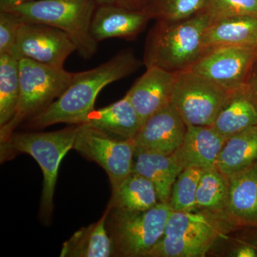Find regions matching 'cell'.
I'll return each instance as SVG.
<instances>
[{
	"label": "cell",
	"mask_w": 257,
	"mask_h": 257,
	"mask_svg": "<svg viewBox=\"0 0 257 257\" xmlns=\"http://www.w3.org/2000/svg\"><path fill=\"white\" fill-rule=\"evenodd\" d=\"M142 62L132 51H123L94 68L74 73L70 85L45 110L27 122V127L42 128L52 125H79L94 110L98 94L111 84L136 72Z\"/></svg>",
	"instance_id": "1"
},
{
	"label": "cell",
	"mask_w": 257,
	"mask_h": 257,
	"mask_svg": "<svg viewBox=\"0 0 257 257\" xmlns=\"http://www.w3.org/2000/svg\"><path fill=\"white\" fill-rule=\"evenodd\" d=\"M210 23L203 11L177 21L157 20L147 35L144 64L174 73L187 70L204 52L203 36Z\"/></svg>",
	"instance_id": "2"
},
{
	"label": "cell",
	"mask_w": 257,
	"mask_h": 257,
	"mask_svg": "<svg viewBox=\"0 0 257 257\" xmlns=\"http://www.w3.org/2000/svg\"><path fill=\"white\" fill-rule=\"evenodd\" d=\"M77 125L50 133H13L1 143V162L18 154L30 155L37 161L43 174L40 215L49 223L54 209V196L58 170L67 152L73 149Z\"/></svg>",
	"instance_id": "3"
},
{
	"label": "cell",
	"mask_w": 257,
	"mask_h": 257,
	"mask_svg": "<svg viewBox=\"0 0 257 257\" xmlns=\"http://www.w3.org/2000/svg\"><path fill=\"white\" fill-rule=\"evenodd\" d=\"M97 6L92 0H35L8 10L16 13L23 21L62 30L73 41L79 55L89 60L97 50L98 42L91 31Z\"/></svg>",
	"instance_id": "4"
},
{
	"label": "cell",
	"mask_w": 257,
	"mask_h": 257,
	"mask_svg": "<svg viewBox=\"0 0 257 257\" xmlns=\"http://www.w3.org/2000/svg\"><path fill=\"white\" fill-rule=\"evenodd\" d=\"M231 226L206 211H174L147 257H203Z\"/></svg>",
	"instance_id": "5"
},
{
	"label": "cell",
	"mask_w": 257,
	"mask_h": 257,
	"mask_svg": "<svg viewBox=\"0 0 257 257\" xmlns=\"http://www.w3.org/2000/svg\"><path fill=\"white\" fill-rule=\"evenodd\" d=\"M20 96L16 113L0 127V143L4 142L23 121H28L60 97L70 85L74 73L28 59L19 60Z\"/></svg>",
	"instance_id": "6"
},
{
	"label": "cell",
	"mask_w": 257,
	"mask_h": 257,
	"mask_svg": "<svg viewBox=\"0 0 257 257\" xmlns=\"http://www.w3.org/2000/svg\"><path fill=\"white\" fill-rule=\"evenodd\" d=\"M172 212L168 204L161 202L145 211L110 208L106 226L112 243L113 256L147 257L165 234Z\"/></svg>",
	"instance_id": "7"
},
{
	"label": "cell",
	"mask_w": 257,
	"mask_h": 257,
	"mask_svg": "<svg viewBox=\"0 0 257 257\" xmlns=\"http://www.w3.org/2000/svg\"><path fill=\"white\" fill-rule=\"evenodd\" d=\"M233 93L186 70L177 73L172 103L186 125L212 126Z\"/></svg>",
	"instance_id": "8"
},
{
	"label": "cell",
	"mask_w": 257,
	"mask_h": 257,
	"mask_svg": "<svg viewBox=\"0 0 257 257\" xmlns=\"http://www.w3.org/2000/svg\"><path fill=\"white\" fill-rule=\"evenodd\" d=\"M136 147L133 139H117L99 128L79 124L73 149L100 166L114 187L133 172Z\"/></svg>",
	"instance_id": "9"
},
{
	"label": "cell",
	"mask_w": 257,
	"mask_h": 257,
	"mask_svg": "<svg viewBox=\"0 0 257 257\" xmlns=\"http://www.w3.org/2000/svg\"><path fill=\"white\" fill-rule=\"evenodd\" d=\"M257 57V47L221 45L205 49L187 70L219 84L230 92L242 89Z\"/></svg>",
	"instance_id": "10"
},
{
	"label": "cell",
	"mask_w": 257,
	"mask_h": 257,
	"mask_svg": "<svg viewBox=\"0 0 257 257\" xmlns=\"http://www.w3.org/2000/svg\"><path fill=\"white\" fill-rule=\"evenodd\" d=\"M77 51L70 37L62 30L43 24L23 22L11 55L18 59L63 68L69 56Z\"/></svg>",
	"instance_id": "11"
},
{
	"label": "cell",
	"mask_w": 257,
	"mask_h": 257,
	"mask_svg": "<svg viewBox=\"0 0 257 257\" xmlns=\"http://www.w3.org/2000/svg\"><path fill=\"white\" fill-rule=\"evenodd\" d=\"M186 131L187 125L171 102L147 119L133 140L139 148L172 155L183 143Z\"/></svg>",
	"instance_id": "12"
},
{
	"label": "cell",
	"mask_w": 257,
	"mask_h": 257,
	"mask_svg": "<svg viewBox=\"0 0 257 257\" xmlns=\"http://www.w3.org/2000/svg\"><path fill=\"white\" fill-rule=\"evenodd\" d=\"M177 73L160 67L147 68L126 93L142 123L172 102Z\"/></svg>",
	"instance_id": "13"
},
{
	"label": "cell",
	"mask_w": 257,
	"mask_h": 257,
	"mask_svg": "<svg viewBox=\"0 0 257 257\" xmlns=\"http://www.w3.org/2000/svg\"><path fill=\"white\" fill-rule=\"evenodd\" d=\"M152 20L145 11L127 9L119 5H98L93 16L91 31L99 43L108 39H135Z\"/></svg>",
	"instance_id": "14"
},
{
	"label": "cell",
	"mask_w": 257,
	"mask_h": 257,
	"mask_svg": "<svg viewBox=\"0 0 257 257\" xmlns=\"http://www.w3.org/2000/svg\"><path fill=\"white\" fill-rule=\"evenodd\" d=\"M226 140L212 126L187 125L183 143L173 155L184 169L216 168Z\"/></svg>",
	"instance_id": "15"
},
{
	"label": "cell",
	"mask_w": 257,
	"mask_h": 257,
	"mask_svg": "<svg viewBox=\"0 0 257 257\" xmlns=\"http://www.w3.org/2000/svg\"><path fill=\"white\" fill-rule=\"evenodd\" d=\"M229 178L225 220L234 227L257 229V163Z\"/></svg>",
	"instance_id": "16"
},
{
	"label": "cell",
	"mask_w": 257,
	"mask_h": 257,
	"mask_svg": "<svg viewBox=\"0 0 257 257\" xmlns=\"http://www.w3.org/2000/svg\"><path fill=\"white\" fill-rule=\"evenodd\" d=\"M183 170L173 154L163 155L136 147L133 172L151 181L156 189L159 202L168 204L172 186Z\"/></svg>",
	"instance_id": "17"
},
{
	"label": "cell",
	"mask_w": 257,
	"mask_h": 257,
	"mask_svg": "<svg viewBox=\"0 0 257 257\" xmlns=\"http://www.w3.org/2000/svg\"><path fill=\"white\" fill-rule=\"evenodd\" d=\"M82 124L89 125L113 136L128 140L136 136L143 123L126 94L110 105L94 109Z\"/></svg>",
	"instance_id": "18"
},
{
	"label": "cell",
	"mask_w": 257,
	"mask_h": 257,
	"mask_svg": "<svg viewBox=\"0 0 257 257\" xmlns=\"http://www.w3.org/2000/svg\"><path fill=\"white\" fill-rule=\"evenodd\" d=\"M257 47V16L243 15L211 22L204 32L203 46Z\"/></svg>",
	"instance_id": "19"
},
{
	"label": "cell",
	"mask_w": 257,
	"mask_h": 257,
	"mask_svg": "<svg viewBox=\"0 0 257 257\" xmlns=\"http://www.w3.org/2000/svg\"><path fill=\"white\" fill-rule=\"evenodd\" d=\"M109 210L107 206L99 220L76 231L62 245L60 256H113L112 243L106 226Z\"/></svg>",
	"instance_id": "20"
},
{
	"label": "cell",
	"mask_w": 257,
	"mask_h": 257,
	"mask_svg": "<svg viewBox=\"0 0 257 257\" xmlns=\"http://www.w3.org/2000/svg\"><path fill=\"white\" fill-rule=\"evenodd\" d=\"M158 203L156 189L151 181L133 172L119 184L111 187L108 207L124 211H145Z\"/></svg>",
	"instance_id": "21"
},
{
	"label": "cell",
	"mask_w": 257,
	"mask_h": 257,
	"mask_svg": "<svg viewBox=\"0 0 257 257\" xmlns=\"http://www.w3.org/2000/svg\"><path fill=\"white\" fill-rule=\"evenodd\" d=\"M257 163V125L228 138L218 157L216 168L231 176Z\"/></svg>",
	"instance_id": "22"
},
{
	"label": "cell",
	"mask_w": 257,
	"mask_h": 257,
	"mask_svg": "<svg viewBox=\"0 0 257 257\" xmlns=\"http://www.w3.org/2000/svg\"><path fill=\"white\" fill-rule=\"evenodd\" d=\"M257 125V105L243 89L233 93L213 127L226 139Z\"/></svg>",
	"instance_id": "23"
},
{
	"label": "cell",
	"mask_w": 257,
	"mask_h": 257,
	"mask_svg": "<svg viewBox=\"0 0 257 257\" xmlns=\"http://www.w3.org/2000/svg\"><path fill=\"white\" fill-rule=\"evenodd\" d=\"M229 178L216 168L203 171L197 191V208L225 220Z\"/></svg>",
	"instance_id": "24"
},
{
	"label": "cell",
	"mask_w": 257,
	"mask_h": 257,
	"mask_svg": "<svg viewBox=\"0 0 257 257\" xmlns=\"http://www.w3.org/2000/svg\"><path fill=\"white\" fill-rule=\"evenodd\" d=\"M20 96L19 60L9 54L0 55V127L13 119Z\"/></svg>",
	"instance_id": "25"
},
{
	"label": "cell",
	"mask_w": 257,
	"mask_h": 257,
	"mask_svg": "<svg viewBox=\"0 0 257 257\" xmlns=\"http://www.w3.org/2000/svg\"><path fill=\"white\" fill-rule=\"evenodd\" d=\"M203 170L184 169L172 186L168 204L174 211L197 210V191Z\"/></svg>",
	"instance_id": "26"
},
{
	"label": "cell",
	"mask_w": 257,
	"mask_h": 257,
	"mask_svg": "<svg viewBox=\"0 0 257 257\" xmlns=\"http://www.w3.org/2000/svg\"><path fill=\"white\" fill-rule=\"evenodd\" d=\"M205 0H153L146 11L152 20L177 21L202 11Z\"/></svg>",
	"instance_id": "27"
},
{
	"label": "cell",
	"mask_w": 257,
	"mask_h": 257,
	"mask_svg": "<svg viewBox=\"0 0 257 257\" xmlns=\"http://www.w3.org/2000/svg\"><path fill=\"white\" fill-rule=\"evenodd\" d=\"M202 11L211 22L243 15L257 16V0H205Z\"/></svg>",
	"instance_id": "28"
},
{
	"label": "cell",
	"mask_w": 257,
	"mask_h": 257,
	"mask_svg": "<svg viewBox=\"0 0 257 257\" xmlns=\"http://www.w3.org/2000/svg\"><path fill=\"white\" fill-rule=\"evenodd\" d=\"M23 20L10 10H0V55L11 54Z\"/></svg>",
	"instance_id": "29"
},
{
	"label": "cell",
	"mask_w": 257,
	"mask_h": 257,
	"mask_svg": "<svg viewBox=\"0 0 257 257\" xmlns=\"http://www.w3.org/2000/svg\"><path fill=\"white\" fill-rule=\"evenodd\" d=\"M243 89L257 105V57L250 68Z\"/></svg>",
	"instance_id": "30"
},
{
	"label": "cell",
	"mask_w": 257,
	"mask_h": 257,
	"mask_svg": "<svg viewBox=\"0 0 257 257\" xmlns=\"http://www.w3.org/2000/svg\"><path fill=\"white\" fill-rule=\"evenodd\" d=\"M153 0H118V5L136 11H146Z\"/></svg>",
	"instance_id": "31"
},
{
	"label": "cell",
	"mask_w": 257,
	"mask_h": 257,
	"mask_svg": "<svg viewBox=\"0 0 257 257\" xmlns=\"http://www.w3.org/2000/svg\"><path fill=\"white\" fill-rule=\"evenodd\" d=\"M231 256L236 257H257V248L253 243L242 244L235 248Z\"/></svg>",
	"instance_id": "32"
},
{
	"label": "cell",
	"mask_w": 257,
	"mask_h": 257,
	"mask_svg": "<svg viewBox=\"0 0 257 257\" xmlns=\"http://www.w3.org/2000/svg\"><path fill=\"white\" fill-rule=\"evenodd\" d=\"M35 0H0V10H8L19 5Z\"/></svg>",
	"instance_id": "33"
},
{
	"label": "cell",
	"mask_w": 257,
	"mask_h": 257,
	"mask_svg": "<svg viewBox=\"0 0 257 257\" xmlns=\"http://www.w3.org/2000/svg\"><path fill=\"white\" fill-rule=\"evenodd\" d=\"M98 5H118V0H92Z\"/></svg>",
	"instance_id": "34"
},
{
	"label": "cell",
	"mask_w": 257,
	"mask_h": 257,
	"mask_svg": "<svg viewBox=\"0 0 257 257\" xmlns=\"http://www.w3.org/2000/svg\"><path fill=\"white\" fill-rule=\"evenodd\" d=\"M253 244H254L255 246H256V247L257 248V241H255L254 242H253Z\"/></svg>",
	"instance_id": "35"
}]
</instances>
